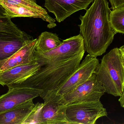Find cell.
Returning <instances> with one entry per match:
<instances>
[{
  "label": "cell",
  "instance_id": "obj_1",
  "mask_svg": "<svg viewBox=\"0 0 124 124\" xmlns=\"http://www.w3.org/2000/svg\"><path fill=\"white\" fill-rule=\"evenodd\" d=\"M86 11L79 17V34L84 39L85 51L97 57L106 52L116 33L110 22L111 11L107 0H94Z\"/></svg>",
  "mask_w": 124,
  "mask_h": 124
},
{
  "label": "cell",
  "instance_id": "obj_2",
  "mask_svg": "<svg viewBox=\"0 0 124 124\" xmlns=\"http://www.w3.org/2000/svg\"><path fill=\"white\" fill-rule=\"evenodd\" d=\"M85 53L75 57L41 66L31 75L7 85L8 89L19 87L33 88L43 91V99L56 90L78 67Z\"/></svg>",
  "mask_w": 124,
  "mask_h": 124
},
{
  "label": "cell",
  "instance_id": "obj_3",
  "mask_svg": "<svg viewBox=\"0 0 124 124\" xmlns=\"http://www.w3.org/2000/svg\"><path fill=\"white\" fill-rule=\"evenodd\" d=\"M105 92L120 97L124 89V66L119 48L111 50L104 55L96 72Z\"/></svg>",
  "mask_w": 124,
  "mask_h": 124
},
{
  "label": "cell",
  "instance_id": "obj_4",
  "mask_svg": "<svg viewBox=\"0 0 124 124\" xmlns=\"http://www.w3.org/2000/svg\"><path fill=\"white\" fill-rule=\"evenodd\" d=\"M55 90L48 94L44 103L35 104V107L23 124H69L66 120V105L58 102Z\"/></svg>",
  "mask_w": 124,
  "mask_h": 124
},
{
  "label": "cell",
  "instance_id": "obj_5",
  "mask_svg": "<svg viewBox=\"0 0 124 124\" xmlns=\"http://www.w3.org/2000/svg\"><path fill=\"white\" fill-rule=\"evenodd\" d=\"M84 39L80 34L63 40L62 43L49 51H35L34 59L41 66L70 59L85 52Z\"/></svg>",
  "mask_w": 124,
  "mask_h": 124
},
{
  "label": "cell",
  "instance_id": "obj_6",
  "mask_svg": "<svg viewBox=\"0 0 124 124\" xmlns=\"http://www.w3.org/2000/svg\"><path fill=\"white\" fill-rule=\"evenodd\" d=\"M0 5L5 9L7 16L11 18L19 17L40 18L48 23L49 28L56 26L55 19L36 2L30 0H0Z\"/></svg>",
  "mask_w": 124,
  "mask_h": 124
},
{
  "label": "cell",
  "instance_id": "obj_7",
  "mask_svg": "<svg viewBox=\"0 0 124 124\" xmlns=\"http://www.w3.org/2000/svg\"><path fill=\"white\" fill-rule=\"evenodd\" d=\"M105 90L100 82L96 72L83 83L80 84L65 94L59 95L58 102L62 105L85 102L100 101Z\"/></svg>",
  "mask_w": 124,
  "mask_h": 124
},
{
  "label": "cell",
  "instance_id": "obj_8",
  "mask_svg": "<svg viewBox=\"0 0 124 124\" xmlns=\"http://www.w3.org/2000/svg\"><path fill=\"white\" fill-rule=\"evenodd\" d=\"M66 115L69 124H94L108 113L100 101L85 102L67 105Z\"/></svg>",
  "mask_w": 124,
  "mask_h": 124
},
{
  "label": "cell",
  "instance_id": "obj_9",
  "mask_svg": "<svg viewBox=\"0 0 124 124\" xmlns=\"http://www.w3.org/2000/svg\"><path fill=\"white\" fill-rule=\"evenodd\" d=\"M99 65L97 57L87 55L76 70L55 90L56 94L62 96L85 82L93 74L97 72Z\"/></svg>",
  "mask_w": 124,
  "mask_h": 124
},
{
  "label": "cell",
  "instance_id": "obj_10",
  "mask_svg": "<svg viewBox=\"0 0 124 124\" xmlns=\"http://www.w3.org/2000/svg\"><path fill=\"white\" fill-rule=\"evenodd\" d=\"M94 0H45L44 7L53 13L58 22L64 21L78 11L86 10Z\"/></svg>",
  "mask_w": 124,
  "mask_h": 124
},
{
  "label": "cell",
  "instance_id": "obj_11",
  "mask_svg": "<svg viewBox=\"0 0 124 124\" xmlns=\"http://www.w3.org/2000/svg\"><path fill=\"white\" fill-rule=\"evenodd\" d=\"M8 89L6 93L0 96V113L40 97L43 92L42 90L28 87Z\"/></svg>",
  "mask_w": 124,
  "mask_h": 124
},
{
  "label": "cell",
  "instance_id": "obj_12",
  "mask_svg": "<svg viewBox=\"0 0 124 124\" xmlns=\"http://www.w3.org/2000/svg\"><path fill=\"white\" fill-rule=\"evenodd\" d=\"M33 38L25 32L18 34L0 31V63L16 52Z\"/></svg>",
  "mask_w": 124,
  "mask_h": 124
},
{
  "label": "cell",
  "instance_id": "obj_13",
  "mask_svg": "<svg viewBox=\"0 0 124 124\" xmlns=\"http://www.w3.org/2000/svg\"><path fill=\"white\" fill-rule=\"evenodd\" d=\"M38 39H33L23 46L9 58L0 63V72L33 61Z\"/></svg>",
  "mask_w": 124,
  "mask_h": 124
},
{
  "label": "cell",
  "instance_id": "obj_14",
  "mask_svg": "<svg viewBox=\"0 0 124 124\" xmlns=\"http://www.w3.org/2000/svg\"><path fill=\"white\" fill-rule=\"evenodd\" d=\"M41 65L35 62L26 65L18 66L0 72V85L7 86L20 79L31 75L40 67Z\"/></svg>",
  "mask_w": 124,
  "mask_h": 124
},
{
  "label": "cell",
  "instance_id": "obj_15",
  "mask_svg": "<svg viewBox=\"0 0 124 124\" xmlns=\"http://www.w3.org/2000/svg\"><path fill=\"white\" fill-rule=\"evenodd\" d=\"M35 106L33 100H31L1 113L0 124H23Z\"/></svg>",
  "mask_w": 124,
  "mask_h": 124
},
{
  "label": "cell",
  "instance_id": "obj_16",
  "mask_svg": "<svg viewBox=\"0 0 124 124\" xmlns=\"http://www.w3.org/2000/svg\"><path fill=\"white\" fill-rule=\"evenodd\" d=\"M56 33L45 31L41 33L38 39L35 51L45 52L52 50L62 43Z\"/></svg>",
  "mask_w": 124,
  "mask_h": 124
},
{
  "label": "cell",
  "instance_id": "obj_17",
  "mask_svg": "<svg viewBox=\"0 0 124 124\" xmlns=\"http://www.w3.org/2000/svg\"><path fill=\"white\" fill-rule=\"evenodd\" d=\"M110 20L115 32L124 34V6L111 11Z\"/></svg>",
  "mask_w": 124,
  "mask_h": 124
},
{
  "label": "cell",
  "instance_id": "obj_18",
  "mask_svg": "<svg viewBox=\"0 0 124 124\" xmlns=\"http://www.w3.org/2000/svg\"><path fill=\"white\" fill-rule=\"evenodd\" d=\"M8 17L0 16V31H6L18 34H22V31L15 25Z\"/></svg>",
  "mask_w": 124,
  "mask_h": 124
},
{
  "label": "cell",
  "instance_id": "obj_19",
  "mask_svg": "<svg viewBox=\"0 0 124 124\" xmlns=\"http://www.w3.org/2000/svg\"><path fill=\"white\" fill-rule=\"evenodd\" d=\"M111 5V9H116L124 6V0H108Z\"/></svg>",
  "mask_w": 124,
  "mask_h": 124
},
{
  "label": "cell",
  "instance_id": "obj_20",
  "mask_svg": "<svg viewBox=\"0 0 124 124\" xmlns=\"http://www.w3.org/2000/svg\"><path fill=\"white\" fill-rule=\"evenodd\" d=\"M119 102L120 103L121 106L124 108V89L123 93L120 96V98L119 99Z\"/></svg>",
  "mask_w": 124,
  "mask_h": 124
},
{
  "label": "cell",
  "instance_id": "obj_21",
  "mask_svg": "<svg viewBox=\"0 0 124 124\" xmlns=\"http://www.w3.org/2000/svg\"><path fill=\"white\" fill-rule=\"evenodd\" d=\"M0 16L8 17L6 15V12L4 9L0 5Z\"/></svg>",
  "mask_w": 124,
  "mask_h": 124
},
{
  "label": "cell",
  "instance_id": "obj_22",
  "mask_svg": "<svg viewBox=\"0 0 124 124\" xmlns=\"http://www.w3.org/2000/svg\"><path fill=\"white\" fill-rule=\"evenodd\" d=\"M121 52L122 58V62H123V65H124V53L122 52L121 51Z\"/></svg>",
  "mask_w": 124,
  "mask_h": 124
},
{
  "label": "cell",
  "instance_id": "obj_23",
  "mask_svg": "<svg viewBox=\"0 0 124 124\" xmlns=\"http://www.w3.org/2000/svg\"><path fill=\"white\" fill-rule=\"evenodd\" d=\"M119 49L120 50L124 49V45H123L121 47H120V48H119Z\"/></svg>",
  "mask_w": 124,
  "mask_h": 124
},
{
  "label": "cell",
  "instance_id": "obj_24",
  "mask_svg": "<svg viewBox=\"0 0 124 124\" xmlns=\"http://www.w3.org/2000/svg\"><path fill=\"white\" fill-rule=\"evenodd\" d=\"M120 51L122 52H123V53H124V49L123 50H120Z\"/></svg>",
  "mask_w": 124,
  "mask_h": 124
},
{
  "label": "cell",
  "instance_id": "obj_25",
  "mask_svg": "<svg viewBox=\"0 0 124 124\" xmlns=\"http://www.w3.org/2000/svg\"><path fill=\"white\" fill-rule=\"evenodd\" d=\"M30 0L32 1H34V2H36V0Z\"/></svg>",
  "mask_w": 124,
  "mask_h": 124
}]
</instances>
